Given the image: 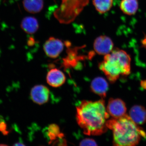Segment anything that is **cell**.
Returning <instances> with one entry per match:
<instances>
[{
	"mask_svg": "<svg viewBox=\"0 0 146 146\" xmlns=\"http://www.w3.org/2000/svg\"><path fill=\"white\" fill-rule=\"evenodd\" d=\"M109 115L103 99L83 101L76 107L78 123L84 133L89 136H99L106 132Z\"/></svg>",
	"mask_w": 146,
	"mask_h": 146,
	"instance_id": "cell-1",
	"label": "cell"
},
{
	"mask_svg": "<svg viewBox=\"0 0 146 146\" xmlns=\"http://www.w3.org/2000/svg\"><path fill=\"white\" fill-rule=\"evenodd\" d=\"M108 128L112 130L113 145L117 146H134L139 143L142 137L146 136L145 132L126 115L118 119L108 120Z\"/></svg>",
	"mask_w": 146,
	"mask_h": 146,
	"instance_id": "cell-2",
	"label": "cell"
},
{
	"mask_svg": "<svg viewBox=\"0 0 146 146\" xmlns=\"http://www.w3.org/2000/svg\"><path fill=\"white\" fill-rule=\"evenodd\" d=\"M131 60L130 56L125 51L116 49L104 55L99 68L111 83H115L120 76L130 74Z\"/></svg>",
	"mask_w": 146,
	"mask_h": 146,
	"instance_id": "cell-3",
	"label": "cell"
},
{
	"mask_svg": "<svg viewBox=\"0 0 146 146\" xmlns=\"http://www.w3.org/2000/svg\"><path fill=\"white\" fill-rule=\"evenodd\" d=\"M89 1L62 0L60 7L55 12V16L60 23H69L78 16Z\"/></svg>",
	"mask_w": 146,
	"mask_h": 146,
	"instance_id": "cell-4",
	"label": "cell"
},
{
	"mask_svg": "<svg viewBox=\"0 0 146 146\" xmlns=\"http://www.w3.org/2000/svg\"><path fill=\"white\" fill-rule=\"evenodd\" d=\"M64 44L61 40L50 37L45 42L44 50L47 56L51 58H56L59 56L64 49Z\"/></svg>",
	"mask_w": 146,
	"mask_h": 146,
	"instance_id": "cell-5",
	"label": "cell"
},
{
	"mask_svg": "<svg viewBox=\"0 0 146 146\" xmlns=\"http://www.w3.org/2000/svg\"><path fill=\"white\" fill-rule=\"evenodd\" d=\"M110 115L115 119H118L126 115L127 108L125 103L121 99L110 98L106 108Z\"/></svg>",
	"mask_w": 146,
	"mask_h": 146,
	"instance_id": "cell-6",
	"label": "cell"
},
{
	"mask_svg": "<svg viewBox=\"0 0 146 146\" xmlns=\"http://www.w3.org/2000/svg\"><path fill=\"white\" fill-rule=\"evenodd\" d=\"M114 44L109 36L101 35L98 36L94 41V49L97 54L105 55L109 54L113 50Z\"/></svg>",
	"mask_w": 146,
	"mask_h": 146,
	"instance_id": "cell-7",
	"label": "cell"
},
{
	"mask_svg": "<svg viewBox=\"0 0 146 146\" xmlns=\"http://www.w3.org/2000/svg\"><path fill=\"white\" fill-rule=\"evenodd\" d=\"M30 96L33 101L36 104H44L49 98V90L44 85H36L32 88Z\"/></svg>",
	"mask_w": 146,
	"mask_h": 146,
	"instance_id": "cell-8",
	"label": "cell"
},
{
	"mask_svg": "<svg viewBox=\"0 0 146 146\" xmlns=\"http://www.w3.org/2000/svg\"><path fill=\"white\" fill-rule=\"evenodd\" d=\"M47 83L52 87L56 88L65 83L66 77L63 72L56 68L50 70L47 75Z\"/></svg>",
	"mask_w": 146,
	"mask_h": 146,
	"instance_id": "cell-9",
	"label": "cell"
},
{
	"mask_svg": "<svg viewBox=\"0 0 146 146\" xmlns=\"http://www.w3.org/2000/svg\"><path fill=\"white\" fill-rule=\"evenodd\" d=\"M91 91L102 98L106 96L108 90V84L107 81L101 77L96 78L91 83Z\"/></svg>",
	"mask_w": 146,
	"mask_h": 146,
	"instance_id": "cell-10",
	"label": "cell"
},
{
	"mask_svg": "<svg viewBox=\"0 0 146 146\" xmlns=\"http://www.w3.org/2000/svg\"><path fill=\"white\" fill-rule=\"evenodd\" d=\"M129 116L137 125L146 122V109L141 105H134L129 110Z\"/></svg>",
	"mask_w": 146,
	"mask_h": 146,
	"instance_id": "cell-11",
	"label": "cell"
},
{
	"mask_svg": "<svg viewBox=\"0 0 146 146\" xmlns=\"http://www.w3.org/2000/svg\"><path fill=\"white\" fill-rule=\"evenodd\" d=\"M23 30L29 34L35 33L39 29V23L36 18L28 16L23 18L21 23Z\"/></svg>",
	"mask_w": 146,
	"mask_h": 146,
	"instance_id": "cell-12",
	"label": "cell"
},
{
	"mask_svg": "<svg viewBox=\"0 0 146 146\" xmlns=\"http://www.w3.org/2000/svg\"><path fill=\"white\" fill-rule=\"evenodd\" d=\"M120 9L127 15H134L138 8V0H122L120 3Z\"/></svg>",
	"mask_w": 146,
	"mask_h": 146,
	"instance_id": "cell-13",
	"label": "cell"
},
{
	"mask_svg": "<svg viewBox=\"0 0 146 146\" xmlns=\"http://www.w3.org/2000/svg\"><path fill=\"white\" fill-rule=\"evenodd\" d=\"M23 5L27 12L31 13H39L44 7L43 0H23Z\"/></svg>",
	"mask_w": 146,
	"mask_h": 146,
	"instance_id": "cell-14",
	"label": "cell"
},
{
	"mask_svg": "<svg viewBox=\"0 0 146 146\" xmlns=\"http://www.w3.org/2000/svg\"><path fill=\"white\" fill-rule=\"evenodd\" d=\"M93 4L99 13H106L112 8L113 0H93Z\"/></svg>",
	"mask_w": 146,
	"mask_h": 146,
	"instance_id": "cell-15",
	"label": "cell"
},
{
	"mask_svg": "<svg viewBox=\"0 0 146 146\" xmlns=\"http://www.w3.org/2000/svg\"><path fill=\"white\" fill-rule=\"evenodd\" d=\"M48 130V136L51 141H54L57 138L62 139L63 137V134L60 132L59 127L56 125H51Z\"/></svg>",
	"mask_w": 146,
	"mask_h": 146,
	"instance_id": "cell-16",
	"label": "cell"
},
{
	"mask_svg": "<svg viewBox=\"0 0 146 146\" xmlns=\"http://www.w3.org/2000/svg\"><path fill=\"white\" fill-rule=\"evenodd\" d=\"M80 146H97L96 141L91 138H86L81 141L80 143Z\"/></svg>",
	"mask_w": 146,
	"mask_h": 146,
	"instance_id": "cell-17",
	"label": "cell"
},
{
	"mask_svg": "<svg viewBox=\"0 0 146 146\" xmlns=\"http://www.w3.org/2000/svg\"><path fill=\"white\" fill-rule=\"evenodd\" d=\"M7 125L5 122L4 120L0 122V131L2 132L4 131L7 130Z\"/></svg>",
	"mask_w": 146,
	"mask_h": 146,
	"instance_id": "cell-18",
	"label": "cell"
},
{
	"mask_svg": "<svg viewBox=\"0 0 146 146\" xmlns=\"http://www.w3.org/2000/svg\"><path fill=\"white\" fill-rule=\"evenodd\" d=\"M141 87H142L143 89L146 90V80H142V81L141 82Z\"/></svg>",
	"mask_w": 146,
	"mask_h": 146,
	"instance_id": "cell-19",
	"label": "cell"
},
{
	"mask_svg": "<svg viewBox=\"0 0 146 146\" xmlns=\"http://www.w3.org/2000/svg\"><path fill=\"white\" fill-rule=\"evenodd\" d=\"M14 146H25V145H24L23 143H22L21 142H17V143H15V144H13V145Z\"/></svg>",
	"mask_w": 146,
	"mask_h": 146,
	"instance_id": "cell-20",
	"label": "cell"
},
{
	"mask_svg": "<svg viewBox=\"0 0 146 146\" xmlns=\"http://www.w3.org/2000/svg\"><path fill=\"white\" fill-rule=\"evenodd\" d=\"M9 132H10L9 131L6 130L3 131V132H2V133L3 135H4V136H6V135H8L9 133Z\"/></svg>",
	"mask_w": 146,
	"mask_h": 146,
	"instance_id": "cell-21",
	"label": "cell"
},
{
	"mask_svg": "<svg viewBox=\"0 0 146 146\" xmlns=\"http://www.w3.org/2000/svg\"><path fill=\"white\" fill-rule=\"evenodd\" d=\"M4 121L3 117L2 116L0 115V122L2 121Z\"/></svg>",
	"mask_w": 146,
	"mask_h": 146,
	"instance_id": "cell-22",
	"label": "cell"
},
{
	"mask_svg": "<svg viewBox=\"0 0 146 146\" xmlns=\"http://www.w3.org/2000/svg\"><path fill=\"white\" fill-rule=\"evenodd\" d=\"M7 146V145H6V144H0V146Z\"/></svg>",
	"mask_w": 146,
	"mask_h": 146,
	"instance_id": "cell-23",
	"label": "cell"
}]
</instances>
